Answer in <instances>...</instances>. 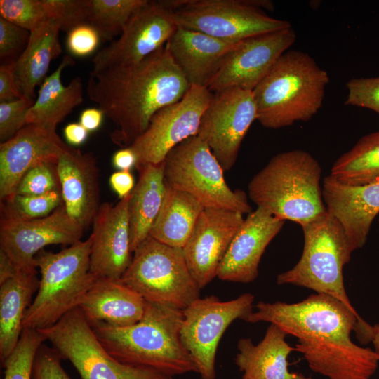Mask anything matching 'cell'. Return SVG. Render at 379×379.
Listing matches in <instances>:
<instances>
[{
  "instance_id": "37",
  "label": "cell",
  "mask_w": 379,
  "mask_h": 379,
  "mask_svg": "<svg viewBox=\"0 0 379 379\" xmlns=\"http://www.w3.org/2000/svg\"><path fill=\"white\" fill-rule=\"evenodd\" d=\"M50 18L61 31L68 33L74 27L88 24L89 0H44Z\"/></svg>"
},
{
  "instance_id": "44",
  "label": "cell",
  "mask_w": 379,
  "mask_h": 379,
  "mask_svg": "<svg viewBox=\"0 0 379 379\" xmlns=\"http://www.w3.org/2000/svg\"><path fill=\"white\" fill-rule=\"evenodd\" d=\"M14 62L0 66V102L22 98L14 75Z\"/></svg>"
},
{
  "instance_id": "4",
  "label": "cell",
  "mask_w": 379,
  "mask_h": 379,
  "mask_svg": "<svg viewBox=\"0 0 379 379\" xmlns=\"http://www.w3.org/2000/svg\"><path fill=\"white\" fill-rule=\"evenodd\" d=\"M328 83L326 71L308 53L286 51L252 91L257 120L272 129L309 121L321 107Z\"/></svg>"
},
{
  "instance_id": "7",
  "label": "cell",
  "mask_w": 379,
  "mask_h": 379,
  "mask_svg": "<svg viewBox=\"0 0 379 379\" xmlns=\"http://www.w3.org/2000/svg\"><path fill=\"white\" fill-rule=\"evenodd\" d=\"M301 227L302 255L294 267L278 274L277 284L304 287L331 295L355 310L346 293L343 273L354 250L343 226L326 211Z\"/></svg>"
},
{
  "instance_id": "24",
  "label": "cell",
  "mask_w": 379,
  "mask_h": 379,
  "mask_svg": "<svg viewBox=\"0 0 379 379\" xmlns=\"http://www.w3.org/2000/svg\"><path fill=\"white\" fill-rule=\"evenodd\" d=\"M237 43L177 27L166 44L190 86H208L227 54Z\"/></svg>"
},
{
  "instance_id": "26",
  "label": "cell",
  "mask_w": 379,
  "mask_h": 379,
  "mask_svg": "<svg viewBox=\"0 0 379 379\" xmlns=\"http://www.w3.org/2000/svg\"><path fill=\"white\" fill-rule=\"evenodd\" d=\"M145 302L140 294L120 279L98 278L79 307L91 325L102 323L124 327L142 319Z\"/></svg>"
},
{
  "instance_id": "3",
  "label": "cell",
  "mask_w": 379,
  "mask_h": 379,
  "mask_svg": "<svg viewBox=\"0 0 379 379\" xmlns=\"http://www.w3.org/2000/svg\"><path fill=\"white\" fill-rule=\"evenodd\" d=\"M182 310L146 301L142 319L135 324L114 327L91 325L105 350L117 360L154 368L171 377L197 368L183 346Z\"/></svg>"
},
{
  "instance_id": "27",
  "label": "cell",
  "mask_w": 379,
  "mask_h": 379,
  "mask_svg": "<svg viewBox=\"0 0 379 379\" xmlns=\"http://www.w3.org/2000/svg\"><path fill=\"white\" fill-rule=\"evenodd\" d=\"M39 286L36 267L20 268L15 276L0 284V359L2 364L20 340L25 312Z\"/></svg>"
},
{
  "instance_id": "16",
  "label": "cell",
  "mask_w": 379,
  "mask_h": 379,
  "mask_svg": "<svg viewBox=\"0 0 379 379\" xmlns=\"http://www.w3.org/2000/svg\"><path fill=\"white\" fill-rule=\"evenodd\" d=\"M295 39L291 27L238 42L227 54L207 88L212 93L230 88L252 91Z\"/></svg>"
},
{
  "instance_id": "10",
  "label": "cell",
  "mask_w": 379,
  "mask_h": 379,
  "mask_svg": "<svg viewBox=\"0 0 379 379\" xmlns=\"http://www.w3.org/2000/svg\"><path fill=\"white\" fill-rule=\"evenodd\" d=\"M39 331L62 359L69 360L82 379H173L154 368L123 363L98 339L80 308Z\"/></svg>"
},
{
  "instance_id": "50",
  "label": "cell",
  "mask_w": 379,
  "mask_h": 379,
  "mask_svg": "<svg viewBox=\"0 0 379 379\" xmlns=\"http://www.w3.org/2000/svg\"><path fill=\"white\" fill-rule=\"evenodd\" d=\"M370 341L373 345L374 351L379 357V324L371 326L370 331Z\"/></svg>"
},
{
  "instance_id": "9",
  "label": "cell",
  "mask_w": 379,
  "mask_h": 379,
  "mask_svg": "<svg viewBox=\"0 0 379 379\" xmlns=\"http://www.w3.org/2000/svg\"><path fill=\"white\" fill-rule=\"evenodd\" d=\"M224 172L206 142L197 135L179 143L164 159V180L168 186L192 195L204 208L250 213L246 194L232 190Z\"/></svg>"
},
{
  "instance_id": "17",
  "label": "cell",
  "mask_w": 379,
  "mask_h": 379,
  "mask_svg": "<svg viewBox=\"0 0 379 379\" xmlns=\"http://www.w3.org/2000/svg\"><path fill=\"white\" fill-rule=\"evenodd\" d=\"M84 228L67 213L63 203L50 215L31 220L1 216L0 248L18 268L36 267L35 256L51 244L73 245Z\"/></svg>"
},
{
  "instance_id": "19",
  "label": "cell",
  "mask_w": 379,
  "mask_h": 379,
  "mask_svg": "<svg viewBox=\"0 0 379 379\" xmlns=\"http://www.w3.org/2000/svg\"><path fill=\"white\" fill-rule=\"evenodd\" d=\"M130 197L101 204L93 220L90 272L98 278L120 279L131 262Z\"/></svg>"
},
{
  "instance_id": "15",
  "label": "cell",
  "mask_w": 379,
  "mask_h": 379,
  "mask_svg": "<svg viewBox=\"0 0 379 379\" xmlns=\"http://www.w3.org/2000/svg\"><path fill=\"white\" fill-rule=\"evenodd\" d=\"M172 11L148 1L130 18L119 37L94 56L92 71L139 62L164 46L177 29Z\"/></svg>"
},
{
  "instance_id": "42",
  "label": "cell",
  "mask_w": 379,
  "mask_h": 379,
  "mask_svg": "<svg viewBox=\"0 0 379 379\" xmlns=\"http://www.w3.org/2000/svg\"><path fill=\"white\" fill-rule=\"evenodd\" d=\"M61 359L54 348L43 343L34 360L32 379H71L62 368Z\"/></svg>"
},
{
  "instance_id": "6",
  "label": "cell",
  "mask_w": 379,
  "mask_h": 379,
  "mask_svg": "<svg viewBox=\"0 0 379 379\" xmlns=\"http://www.w3.org/2000/svg\"><path fill=\"white\" fill-rule=\"evenodd\" d=\"M92 237L58 253L39 251L35 256L41 278L37 294L27 310L22 326L42 330L78 307L98 277L90 272Z\"/></svg>"
},
{
  "instance_id": "21",
  "label": "cell",
  "mask_w": 379,
  "mask_h": 379,
  "mask_svg": "<svg viewBox=\"0 0 379 379\" xmlns=\"http://www.w3.org/2000/svg\"><path fill=\"white\" fill-rule=\"evenodd\" d=\"M278 219L257 207L248 214L232 241L218 270L217 277L239 283L253 281L261 258L284 226Z\"/></svg>"
},
{
  "instance_id": "36",
  "label": "cell",
  "mask_w": 379,
  "mask_h": 379,
  "mask_svg": "<svg viewBox=\"0 0 379 379\" xmlns=\"http://www.w3.org/2000/svg\"><path fill=\"white\" fill-rule=\"evenodd\" d=\"M0 17L29 32L51 18L44 0H1Z\"/></svg>"
},
{
  "instance_id": "23",
  "label": "cell",
  "mask_w": 379,
  "mask_h": 379,
  "mask_svg": "<svg viewBox=\"0 0 379 379\" xmlns=\"http://www.w3.org/2000/svg\"><path fill=\"white\" fill-rule=\"evenodd\" d=\"M322 194L327 211L343 226L354 251L363 247L379 213V181L350 186L329 175L324 179Z\"/></svg>"
},
{
  "instance_id": "29",
  "label": "cell",
  "mask_w": 379,
  "mask_h": 379,
  "mask_svg": "<svg viewBox=\"0 0 379 379\" xmlns=\"http://www.w3.org/2000/svg\"><path fill=\"white\" fill-rule=\"evenodd\" d=\"M60 27L52 18L30 32L29 42L14 62L17 86L23 98L35 100V88L46 77L51 62L62 53Z\"/></svg>"
},
{
  "instance_id": "20",
  "label": "cell",
  "mask_w": 379,
  "mask_h": 379,
  "mask_svg": "<svg viewBox=\"0 0 379 379\" xmlns=\"http://www.w3.org/2000/svg\"><path fill=\"white\" fill-rule=\"evenodd\" d=\"M67 146L55 130L27 124L11 139L0 144V199L11 196L20 180L32 168L57 164Z\"/></svg>"
},
{
  "instance_id": "45",
  "label": "cell",
  "mask_w": 379,
  "mask_h": 379,
  "mask_svg": "<svg viewBox=\"0 0 379 379\" xmlns=\"http://www.w3.org/2000/svg\"><path fill=\"white\" fill-rule=\"evenodd\" d=\"M109 182L120 199L130 194L135 185L133 175L130 171L114 172L110 175Z\"/></svg>"
},
{
  "instance_id": "13",
  "label": "cell",
  "mask_w": 379,
  "mask_h": 379,
  "mask_svg": "<svg viewBox=\"0 0 379 379\" xmlns=\"http://www.w3.org/2000/svg\"><path fill=\"white\" fill-rule=\"evenodd\" d=\"M212 97L208 88L192 86L180 100L157 111L145 131L128 147L135 154V166L163 162L173 147L197 135Z\"/></svg>"
},
{
  "instance_id": "32",
  "label": "cell",
  "mask_w": 379,
  "mask_h": 379,
  "mask_svg": "<svg viewBox=\"0 0 379 379\" xmlns=\"http://www.w3.org/2000/svg\"><path fill=\"white\" fill-rule=\"evenodd\" d=\"M330 175L350 186L379 181V131L361 137L333 164Z\"/></svg>"
},
{
  "instance_id": "39",
  "label": "cell",
  "mask_w": 379,
  "mask_h": 379,
  "mask_svg": "<svg viewBox=\"0 0 379 379\" xmlns=\"http://www.w3.org/2000/svg\"><path fill=\"white\" fill-rule=\"evenodd\" d=\"M30 32L0 17L1 65L15 62L29 42Z\"/></svg>"
},
{
  "instance_id": "8",
  "label": "cell",
  "mask_w": 379,
  "mask_h": 379,
  "mask_svg": "<svg viewBox=\"0 0 379 379\" xmlns=\"http://www.w3.org/2000/svg\"><path fill=\"white\" fill-rule=\"evenodd\" d=\"M120 281L145 301L183 310L200 298V290L187 265L182 248L149 236L133 252Z\"/></svg>"
},
{
  "instance_id": "41",
  "label": "cell",
  "mask_w": 379,
  "mask_h": 379,
  "mask_svg": "<svg viewBox=\"0 0 379 379\" xmlns=\"http://www.w3.org/2000/svg\"><path fill=\"white\" fill-rule=\"evenodd\" d=\"M35 101L20 98L0 102V141L4 142L13 137L26 126V116Z\"/></svg>"
},
{
  "instance_id": "30",
  "label": "cell",
  "mask_w": 379,
  "mask_h": 379,
  "mask_svg": "<svg viewBox=\"0 0 379 379\" xmlns=\"http://www.w3.org/2000/svg\"><path fill=\"white\" fill-rule=\"evenodd\" d=\"M136 182L128 203L131 250L132 253L149 236L161 209L166 190L164 161L135 166Z\"/></svg>"
},
{
  "instance_id": "47",
  "label": "cell",
  "mask_w": 379,
  "mask_h": 379,
  "mask_svg": "<svg viewBox=\"0 0 379 379\" xmlns=\"http://www.w3.org/2000/svg\"><path fill=\"white\" fill-rule=\"evenodd\" d=\"M105 116L100 108H87L80 114L79 123L88 131L97 130L101 125Z\"/></svg>"
},
{
  "instance_id": "49",
  "label": "cell",
  "mask_w": 379,
  "mask_h": 379,
  "mask_svg": "<svg viewBox=\"0 0 379 379\" xmlns=\"http://www.w3.org/2000/svg\"><path fill=\"white\" fill-rule=\"evenodd\" d=\"M19 269L9 256L0 248V284L15 276Z\"/></svg>"
},
{
  "instance_id": "14",
  "label": "cell",
  "mask_w": 379,
  "mask_h": 379,
  "mask_svg": "<svg viewBox=\"0 0 379 379\" xmlns=\"http://www.w3.org/2000/svg\"><path fill=\"white\" fill-rule=\"evenodd\" d=\"M257 120L251 91L230 88L213 93L201 119L197 136L206 142L224 171L234 165L241 142Z\"/></svg>"
},
{
  "instance_id": "11",
  "label": "cell",
  "mask_w": 379,
  "mask_h": 379,
  "mask_svg": "<svg viewBox=\"0 0 379 379\" xmlns=\"http://www.w3.org/2000/svg\"><path fill=\"white\" fill-rule=\"evenodd\" d=\"M274 8L266 0H187L171 14L177 27L238 43L291 27L289 22L272 18L262 10Z\"/></svg>"
},
{
  "instance_id": "33",
  "label": "cell",
  "mask_w": 379,
  "mask_h": 379,
  "mask_svg": "<svg viewBox=\"0 0 379 379\" xmlns=\"http://www.w3.org/2000/svg\"><path fill=\"white\" fill-rule=\"evenodd\" d=\"M147 0H89L88 24L98 32L100 39L114 41L120 35L131 16Z\"/></svg>"
},
{
  "instance_id": "48",
  "label": "cell",
  "mask_w": 379,
  "mask_h": 379,
  "mask_svg": "<svg viewBox=\"0 0 379 379\" xmlns=\"http://www.w3.org/2000/svg\"><path fill=\"white\" fill-rule=\"evenodd\" d=\"M88 131L79 122L68 124L64 128V135L67 142L72 145H79L84 142Z\"/></svg>"
},
{
  "instance_id": "31",
  "label": "cell",
  "mask_w": 379,
  "mask_h": 379,
  "mask_svg": "<svg viewBox=\"0 0 379 379\" xmlns=\"http://www.w3.org/2000/svg\"><path fill=\"white\" fill-rule=\"evenodd\" d=\"M204 209L194 197L166 184L164 201L149 236L170 246L182 248Z\"/></svg>"
},
{
  "instance_id": "46",
  "label": "cell",
  "mask_w": 379,
  "mask_h": 379,
  "mask_svg": "<svg viewBox=\"0 0 379 379\" xmlns=\"http://www.w3.org/2000/svg\"><path fill=\"white\" fill-rule=\"evenodd\" d=\"M136 162L135 154L130 147L117 150L112 157V164L119 171H130Z\"/></svg>"
},
{
  "instance_id": "43",
  "label": "cell",
  "mask_w": 379,
  "mask_h": 379,
  "mask_svg": "<svg viewBox=\"0 0 379 379\" xmlns=\"http://www.w3.org/2000/svg\"><path fill=\"white\" fill-rule=\"evenodd\" d=\"M100 40L97 30L86 23L74 27L67 33L66 44L71 54L84 57L95 51Z\"/></svg>"
},
{
  "instance_id": "2",
  "label": "cell",
  "mask_w": 379,
  "mask_h": 379,
  "mask_svg": "<svg viewBox=\"0 0 379 379\" xmlns=\"http://www.w3.org/2000/svg\"><path fill=\"white\" fill-rule=\"evenodd\" d=\"M190 88L165 44L142 61L91 71L89 99L116 126L112 142L128 147L160 109L180 100Z\"/></svg>"
},
{
  "instance_id": "34",
  "label": "cell",
  "mask_w": 379,
  "mask_h": 379,
  "mask_svg": "<svg viewBox=\"0 0 379 379\" xmlns=\"http://www.w3.org/2000/svg\"><path fill=\"white\" fill-rule=\"evenodd\" d=\"M62 204L60 188L41 195L13 194L1 201V216L16 220L39 219L50 215Z\"/></svg>"
},
{
  "instance_id": "5",
  "label": "cell",
  "mask_w": 379,
  "mask_h": 379,
  "mask_svg": "<svg viewBox=\"0 0 379 379\" xmlns=\"http://www.w3.org/2000/svg\"><path fill=\"white\" fill-rule=\"evenodd\" d=\"M321 178V166L309 152H281L252 178L248 196L257 207L274 217L302 226L327 211Z\"/></svg>"
},
{
  "instance_id": "12",
  "label": "cell",
  "mask_w": 379,
  "mask_h": 379,
  "mask_svg": "<svg viewBox=\"0 0 379 379\" xmlns=\"http://www.w3.org/2000/svg\"><path fill=\"white\" fill-rule=\"evenodd\" d=\"M254 295L243 293L221 301L215 295L199 298L182 310L180 338L201 379H215V357L224 333L237 319L247 321L253 312Z\"/></svg>"
},
{
  "instance_id": "38",
  "label": "cell",
  "mask_w": 379,
  "mask_h": 379,
  "mask_svg": "<svg viewBox=\"0 0 379 379\" xmlns=\"http://www.w3.org/2000/svg\"><path fill=\"white\" fill-rule=\"evenodd\" d=\"M60 188L56 164L43 163L24 175L13 194L41 195Z\"/></svg>"
},
{
  "instance_id": "18",
  "label": "cell",
  "mask_w": 379,
  "mask_h": 379,
  "mask_svg": "<svg viewBox=\"0 0 379 379\" xmlns=\"http://www.w3.org/2000/svg\"><path fill=\"white\" fill-rule=\"evenodd\" d=\"M237 211L204 208L182 248L188 268L201 289L215 277L244 218Z\"/></svg>"
},
{
  "instance_id": "28",
  "label": "cell",
  "mask_w": 379,
  "mask_h": 379,
  "mask_svg": "<svg viewBox=\"0 0 379 379\" xmlns=\"http://www.w3.org/2000/svg\"><path fill=\"white\" fill-rule=\"evenodd\" d=\"M74 64L72 58L66 55L57 69L45 78L34 103L28 110L26 125L35 124L55 130L57 125L83 102L81 79L74 77L67 86L61 80L62 70Z\"/></svg>"
},
{
  "instance_id": "22",
  "label": "cell",
  "mask_w": 379,
  "mask_h": 379,
  "mask_svg": "<svg viewBox=\"0 0 379 379\" xmlns=\"http://www.w3.org/2000/svg\"><path fill=\"white\" fill-rule=\"evenodd\" d=\"M63 205L69 215L88 228L100 207L99 171L92 152L67 145L56 164Z\"/></svg>"
},
{
  "instance_id": "25",
  "label": "cell",
  "mask_w": 379,
  "mask_h": 379,
  "mask_svg": "<svg viewBox=\"0 0 379 379\" xmlns=\"http://www.w3.org/2000/svg\"><path fill=\"white\" fill-rule=\"evenodd\" d=\"M287 335L278 326L270 324L257 345L248 338L239 340L234 361L243 373L241 379H311L288 368V356L295 347L287 343Z\"/></svg>"
},
{
  "instance_id": "40",
  "label": "cell",
  "mask_w": 379,
  "mask_h": 379,
  "mask_svg": "<svg viewBox=\"0 0 379 379\" xmlns=\"http://www.w3.org/2000/svg\"><path fill=\"white\" fill-rule=\"evenodd\" d=\"M346 88L345 105L366 108L379 114V77L352 79Z\"/></svg>"
},
{
  "instance_id": "1",
  "label": "cell",
  "mask_w": 379,
  "mask_h": 379,
  "mask_svg": "<svg viewBox=\"0 0 379 379\" xmlns=\"http://www.w3.org/2000/svg\"><path fill=\"white\" fill-rule=\"evenodd\" d=\"M246 322H268L297 338L295 351L310 368L328 379H371L379 357L351 340L366 324L356 310L326 294L313 293L295 303L259 302Z\"/></svg>"
},
{
  "instance_id": "35",
  "label": "cell",
  "mask_w": 379,
  "mask_h": 379,
  "mask_svg": "<svg viewBox=\"0 0 379 379\" xmlns=\"http://www.w3.org/2000/svg\"><path fill=\"white\" fill-rule=\"evenodd\" d=\"M45 341L39 331L24 328L15 348L3 364L4 379H32L36 354Z\"/></svg>"
}]
</instances>
